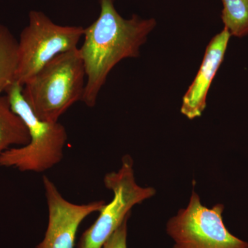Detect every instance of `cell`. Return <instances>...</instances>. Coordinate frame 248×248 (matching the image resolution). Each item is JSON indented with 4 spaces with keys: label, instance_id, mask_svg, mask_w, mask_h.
I'll use <instances>...</instances> for the list:
<instances>
[{
    "label": "cell",
    "instance_id": "cell-1",
    "mask_svg": "<svg viewBox=\"0 0 248 248\" xmlns=\"http://www.w3.org/2000/svg\"><path fill=\"white\" fill-rule=\"evenodd\" d=\"M99 1L100 14L84 29V42L79 48L86 76L81 102L90 108L96 105L112 68L124 59L140 56V48L156 24L153 18L143 19L137 15L124 19L116 10L113 0Z\"/></svg>",
    "mask_w": 248,
    "mask_h": 248
},
{
    "label": "cell",
    "instance_id": "cell-2",
    "mask_svg": "<svg viewBox=\"0 0 248 248\" xmlns=\"http://www.w3.org/2000/svg\"><path fill=\"white\" fill-rule=\"evenodd\" d=\"M86 71L79 48L54 58L23 86L22 94L39 120L58 122L76 102L82 101Z\"/></svg>",
    "mask_w": 248,
    "mask_h": 248
},
{
    "label": "cell",
    "instance_id": "cell-3",
    "mask_svg": "<svg viewBox=\"0 0 248 248\" xmlns=\"http://www.w3.org/2000/svg\"><path fill=\"white\" fill-rule=\"evenodd\" d=\"M22 89L23 86L16 81L5 93L11 109L27 127L30 141L0 155V166L21 172H44L61 162L68 134L59 122L39 120L24 99Z\"/></svg>",
    "mask_w": 248,
    "mask_h": 248
},
{
    "label": "cell",
    "instance_id": "cell-4",
    "mask_svg": "<svg viewBox=\"0 0 248 248\" xmlns=\"http://www.w3.org/2000/svg\"><path fill=\"white\" fill-rule=\"evenodd\" d=\"M29 22L18 40L16 81L24 84L60 54L78 48L84 28L61 26L43 12L31 11Z\"/></svg>",
    "mask_w": 248,
    "mask_h": 248
},
{
    "label": "cell",
    "instance_id": "cell-5",
    "mask_svg": "<svg viewBox=\"0 0 248 248\" xmlns=\"http://www.w3.org/2000/svg\"><path fill=\"white\" fill-rule=\"evenodd\" d=\"M104 184L113 192V199L104 205L96 221L81 235L78 248H102L122 222L130 217L133 207L156 194L153 187L137 184L133 160L128 155L122 158L119 170L106 174Z\"/></svg>",
    "mask_w": 248,
    "mask_h": 248
},
{
    "label": "cell",
    "instance_id": "cell-6",
    "mask_svg": "<svg viewBox=\"0 0 248 248\" xmlns=\"http://www.w3.org/2000/svg\"><path fill=\"white\" fill-rule=\"evenodd\" d=\"M224 205L208 208L202 205L193 189L186 208L178 212L166 225L174 241L173 248H248V243L230 232L223 219Z\"/></svg>",
    "mask_w": 248,
    "mask_h": 248
},
{
    "label": "cell",
    "instance_id": "cell-7",
    "mask_svg": "<svg viewBox=\"0 0 248 248\" xmlns=\"http://www.w3.org/2000/svg\"><path fill=\"white\" fill-rule=\"evenodd\" d=\"M48 221L45 237L36 248H75L77 233L86 217L102 210L104 201L76 204L67 201L51 180L44 176Z\"/></svg>",
    "mask_w": 248,
    "mask_h": 248
},
{
    "label": "cell",
    "instance_id": "cell-8",
    "mask_svg": "<svg viewBox=\"0 0 248 248\" xmlns=\"http://www.w3.org/2000/svg\"><path fill=\"white\" fill-rule=\"evenodd\" d=\"M231 37L228 29L223 28L207 46L197 76L183 97L181 112L189 120L200 117L206 108L209 90L224 60Z\"/></svg>",
    "mask_w": 248,
    "mask_h": 248
},
{
    "label": "cell",
    "instance_id": "cell-9",
    "mask_svg": "<svg viewBox=\"0 0 248 248\" xmlns=\"http://www.w3.org/2000/svg\"><path fill=\"white\" fill-rule=\"evenodd\" d=\"M29 141L25 124L11 109L7 96L0 95V155L13 146L27 145Z\"/></svg>",
    "mask_w": 248,
    "mask_h": 248
},
{
    "label": "cell",
    "instance_id": "cell-10",
    "mask_svg": "<svg viewBox=\"0 0 248 248\" xmlns=\"http://www.w3.org/2000/svg\"><path fill=\"white\" fill-rule=\"evenodd\" d=\"M18 66V40L0 24V95L16 82Z\"/></svg>",
    "mask_w": 248,
    "mask_h": 248
},
{
    "label": "cell",
    "instance_id": "cell-11",
    "mask_svg": "<svg viewBox=\"0 0 248 248\" xmlns=\"http://www.w3.org/2000/svg\"><path fill=\"white\" fill-rule=\"evenodd\" d=\"M221 19L231 37L248 35V0H222Z\"/></svg>",
    "mask_w": 248,
    "mask_h": 248
},
{
    "label": "cell",
    "instance_id": "cell-12",
    "mask_svg": "<svg viewBox=\"0 0 248 248\" xmlns=\"http://www.w3.org/2000/svg\"><path fill=\"white\" fill-rule=\"evenodd\" d=\"M128 219L129 217L122 222V224L111 234L102 248H128L127 236Z\"/></svg>",
    "mask_w": 248,
    "mask_h": 248
}]
</instances>
